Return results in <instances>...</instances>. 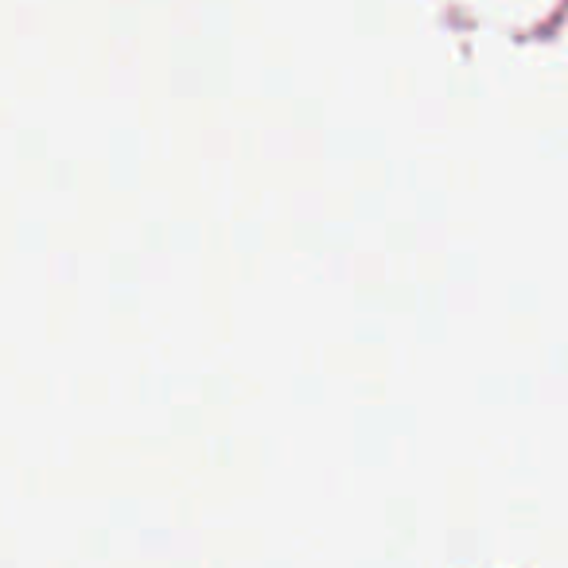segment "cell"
<instances>
[]
</instances>
